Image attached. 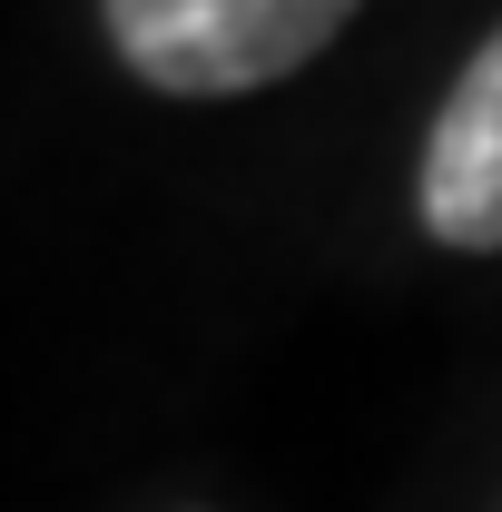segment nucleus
Instances as JSON below:
<instances>
[{
    "label": "nucleus",
    "instance_id": "1",
    "mask_svg": "<svg viewBox=\"0 0 502 512\" xmlns=\"http://www.w3.org/2000/svg\"><path fill=\"white\" fill-rule=\"evenodd\" d=\"M355 10L365 0H99L109 50L158 99H247V89H276Z\"/></svg>",
    "mask_w": 502,
    "mask_h": 512
},
{
    "label": "nucleus",
    "instance_id": "2",
    "mask_svg": "<svg viewBox=\"0 0 502 512\" xmlns=\"http://www.w3.org/2000/svg\"><path fill=\"white\" fill-rule=\"evenodd\" d=\"M414 217L453 256H502V20L434 99L424 158H414Z\"/></svg>",
    "mask_w": 502,
    "mask_h": 512
}]
</instances>
